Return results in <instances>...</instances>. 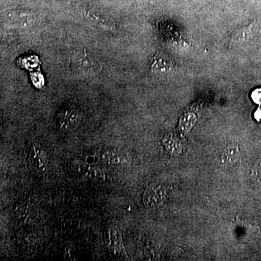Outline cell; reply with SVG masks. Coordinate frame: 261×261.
<instances>
[{
	"label": "cell",
	"instance_id": "obj_3",
	"mask_svg": "<svg viewBox=\"0 0 261 261\" xmlns=\"http://www.w3.org/2000/svg\"><path fill=\"white\" fill-rule=\"evenodd\" d=\"M166 198V190L161 185H150L147 187L143 196L144 202L149 207L161 205Z\"/></svg>",
	"mask_w": 261,
	"mask_h": 261
},
{
	"label": "cell",
	"instance_id": "obj_5",
	"mask_svg": "<svg viewBox=\"0 0 261 261\" xmlns=\"http://www.w3.org/2000/svg\"><path fill=\"white\" fill-rule=\"evenodd\" d=\"M31 161L32 164L37 169L44 171L46 166L45 159H44V153L39 148H33L31 152Z\"/></svg>",
	"mask_w": 261,
	"mask_h": 261
},
{
	"label": "cell",
	"instance_id": "obj_9",
	"mask_svg": "<svg viewBox=\"0 0 261 261\" xmlns=\"http://www.w3.org/2000/svg\"><path fill=\"white\" fill-rule=\"evenodd\" d=\"M87 173L89 174L90 178H94V179H102V177H104L102 171L97 168H94V169L88 171Z\"/></svg>",
	"mask_w": 261,
	"mask_h": 261
},
{
	"label": "cell",
	"instance_id": "obj_11",
	"mask_svg": "<svg viewBox=\"0 0 261 261\" xmlns=\"http://www.w3.org/2000/svg\"><path fill=\"white\" fill-rule=\"evenodd\" d=\"M254 117L257 121H261V107L257 108L255 114H254Z\"/></svg>",
	"mask_w": 261,
	"mask_h": 261
},
{
	"label": "cell",
	"instance_id": "obj_4",
	"mask_svg": "<svg viewBox=\"0 0 261 261\" xmlns=\"http://www.w3.org/2000/svg\"><path fill=\"white\" fill-rule=\"evenodd\" d=\"M255 27V24L253 23L249 25L248 27H245L238 29L231 36V42H240L248 40L253 34Z\"/></svg>",
	"mask_w": 261,
	"mask_h": 261
},
{
	"label": "cell",
	"instance_id": "obj_7",
	"mask_svg": "<svg viewBox=\"0 0 261 261\" xmlns=\"http://www.w3.org/2000/svg\"><path fill=\"white\" fill-rule=\"evenodd\" d=\"M80 119V115L75 111H66L63 118L61 120L62 127H66L67 128H73L76 126Z\"/></svg>",
	"mask_w": 261,
	"mask_h": 261
},
{
	"label": "cell",
	"instance_id": "obj_2",
	"mask_svg": "<svg viewBox=\"0 0 261 261\" xmlns=\"http://www.w3.org/2000/svg\"><path fill=\"white\" fill-rule=\"evenodd\" d=\"M4 20L8 25L16 28H27L36 21V15L28 10H11L5 13Z\"/></svg>",
	"mask_w": 261,
	"mask_h": 261
},
{
	"label": "cell",
	"instance_id": "obj_1",
	"mask_svg": "<svg viewBox=\"0 0 261 261\" xmlns=\"http://www.w3.org/2000/svg\"><path fill=\"white\" fill-rule=\"evenodd\" d=\"M72 66L75 71L85 75L97 74L102 68L100 62L97 58L84 51L73 57Z\"/></svg>",
	"mask_w": 261,
	"mask_h": 261
},
{
	"label": "cell",
	"instance_id": "obj_6",
	"mask_svg": "<svg viewBox=\"0 0 261 261\" xmlns=\"http://www.w3.org/2000/svg\"><path fill=\"white\" fill-rule=\"evenodd\" d=\"M239 158L238 147L235 145L229 146L224 149L223 153V161L227 165H234L238 162Z\"/></svg>",
	"mask_w": 261,
	"mask_h": 261
},
{
	"label": "cell",
	"instance_id": "obj_10",
	"mask_svg": "<svg viewBox=\"0 0 261 261\" xmlns=\"http://www.w3.org/2000/svg\"><path fill=\"white\" fill-rule=\"evenodd\" d=\"M251 97L254 102L261 105V88L255 89L252 92Z\"/></svg>",
	"mask_w": 261,
	"mask_h": 261
},
{
	"label": "cell",
	"instance_id": "obj_8",
	"mask_svg": "<svg viewBox=\"0 0 261 261\" xmlns=\"http://www.w3.org/2000/svg\"><path fill=\"white\" fill-rule=\"evenodd\" d=\"M102 159L106 163L114 164L118 162V158L113 151H106L102 154Z\"/></svg>",
	"mask_w": 261,
	"mask_h": 261
}]
</instances>
